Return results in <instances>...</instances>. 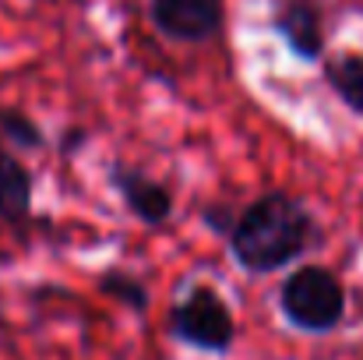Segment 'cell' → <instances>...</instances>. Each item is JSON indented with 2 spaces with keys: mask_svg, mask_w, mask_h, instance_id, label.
Here are the masks:
<instances>
[{
  "mask_svg": "<svg viewBox=\"0 0 363 360\" xmlns=\"http://www.w3.org/2000/svg\"><path fill=\"white\" fill-rule=\"evenodd\" d=\"M275 32L286 39L296 60H318L325 53V32H321V11L314 0H282L275 18Z\"/></svg>",
  "mask_w": 363,
  "mask_h": 360,
  "instance_id": "5",
  "label": "cell"
},
{
  "mask_svg": "<svg viewBox=\"0 0 363 360\" xmlns=\"http://www.w3.org/2000/svg\"><path fill=\"white\" fill-rule=\"evenodd\" d=\"M0 138L18 148H43V141H46L35 120L21 110H11V107H0Z\"/></svg>",
  "mask_w": 363,
  "mask_h": 360,
  "instance_id": "9",
  "label": "cell"
},
{
  "mask_svg": "<svg viewBox=\"0 0 363 360\" xmlns=\"http://www.w3.org/2000/svg\"><path fill=\"white\" fill-rule=\"evenodd\" d=\"M99 290H103V293H110V297H117L121 304L134 307V311H145V307H148V293H145V286H141L134 276L121 272V268H110V272H103V279H99Z\"/></svg>",
  "mask_w": 363,
  "mask_h": 360,
  "instance_id": "10",
  "label": "cell"
},
{
  "mask_svg": "<svg viewBox=\"0 0 363 360\" xmlns=\"http://www.w3.org/2000/svg\"><path fill=\"white\" fill-rule=\"evenodd\" d=\"M311 240H314L311 212L282 191H272L254 205H247L230 230L233 258L247 272H275L289 265L296 254H303Z\"/></svg>",
  "mask_w": 363,
  "mask_h": 360,
  "instance_id": "1",
  "label": "cell"
},
{
  "mask_svg": "<svg viewBox=\"0 0 363 360\" xmlns=\"http://www.w3.org/2000/svg\"><path fill=\"white\" fill-rule=\"evenodd\" d=\"M50 4H53V0H50Z\"/></svg>",
  "mask_w": 363,
  "mask_h": 360,
  "instance_id": "11",
  "label": "cell"
},
{
  "mask_svg": "<svg viewBox=\"0 0 363 360\" xmlns=\"http://www.w3.org/2000/svg\"><path fill=\"white\" fill-rule=\"evenodd\" d=\"M282 315L303 332H332L346 311V290L335 272L321 265L296 268L279 293Z\"/></svg>",
  "mask_w": 363,
  "mask_h": 360,
  "instance_id": "2",
  "label": "cell"
},
{
  "mask_svg": "<svg viewBox=\"0 0 363 360\" xmlns=\"http://www.w3.org/2000/svg\"><path fill=\"white\" fill-rule=\"evenodd\" d=\"M113 187L121 191L123 205L148 227H162L173 212V198H169V187L145 177L141 170H130V166H113L110 173Z\"/></svg>",
  "mask_w": 363,
  "mask_h": 360,
  "instance_id": "6",
  "label": "cell"
},
{
  "mask_svg": "<svg viewBox=\"0 0 363 360\" xmlns=\"http://www.w3.org/2000/svg\"><path fill=\"white\" fill-rule=\"evenodd\" d=\"M325 82L335 89V96L363 117V53L357 50H342L335 57L325 60Z\"/></svg>",
  "mask_w": 363,
  "mask_h": 360,
  "instance_id": "8",
  "label": "cell"
},
{
  "mask_svg": "<svg viewBox=\"0 0 363 360\" xmlns=\"http://www.w3.org/2000/svg\"><path fill=\"white\" fill-rule=\"evenodd\" d=\"M152 25L184 43H205L223 28V0H152Z\"/></svg>",
  "mask_w": 363,
  "mask_h": 360,
  "instance_id": "4",
  "label": "cell"
},
{
  "mask_svg": "<svg viewBox=\"0 0 363 360\" xmlns=\"http://www.w3.org/2000/svg\"><path fill=\"white\" fill-rule=\"evenodd\" d=\"M32 216V173L0 148V219L7 227H25Z\"/></svg>",
  "mask_w": 363,
  "mask_h": 360,
  "instance_id": "7",
  "label": "cell"
},
{
  "mask_svg": "<svg viewBox=\"0 0 363 360\" xmlns=\"http://www.w3.org/2000/svg\"><path fill=\"white\" fill-rule=\"evenodd\" d=\"M169 329L177 339L198 347V350H212V354H223L230 350L233 343V315L226 307V300L208 290V286H194L169 315Z\"/></svg>",
  "mask_w": 363,
  "mask_h": 360,
  "instance_id": "3",
  "label": "cell"
}]
</instances>
